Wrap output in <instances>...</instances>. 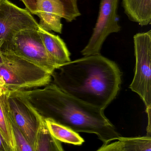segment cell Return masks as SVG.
Returning <instances> with one entry per match:
<instances>
[{"mask_svg": "<svg viewBox=\"0 0 151 151\" xmlns=\"http://www.w3.org/2000/svg\"><path fill=\"white\" fill-rule=\"evenodd\" d=\"M122 151H151V137L150 136L126 137H120Z\"/></svg>", "mask_w": 151, "mask_h": 151, "instance_id": "9a60e30c", "label": "cell"}, {"mask_svg": "<svg viewBox=\"0 0 151 151\" xmlns=\"http://www.w3.org/2000/svg\"><path fill=\"white\" fill-rule=\"evenodd\" d=\"M122 3L129 20L142 26L150 24L151 0H122Z\"/></svg>", "mask_w": 151, "mask_h": 151, "instance_id": "8fae6325", "label": "cell"}, {"mask_svg": "<svg viewBox=\"0 0 151 151\" xmlns=\"http://www.w3.org/2000/svg\"><path fill=\"white\" fill-rule=\"evenodd\" d=\"M27 9L36 0H21ZM58 3L64 10L65 20L71 22L76 19V18L81 16L80 12L78 6V0H54Z\"/></svg>", "mask_w": 151, "mask_h": 151, "instance_id": "2e32d148", "label": "cell"}, {"mask_svg": "<svg viewBox=\"0 0 151 151\" xmlns=\"http://www.w3.org/2000/svg\"><path fill=\"white\" fill-rule=\"evenodd\" d=\"M95 151H122L121 144L118 141L111 144L103 145Z\"/></svg>", "mask_w": 151, "mask_h": 151, "instance_id": "ac0fdd59", "label": "cell"}, {"mask_svg": "<svg viewBox=\"0 0 151 151\" xmlns=\"http://www.w3.org/2000/svg\"><path fill=\"white\" fill-rule=\"evenodd\" d=\"M10 52L38 65L52 74L58 66L47 53L39 30L18 33L13 40Z\"/></svg>", "mask_w": 151, "mask_h": 151, "instance_id": "8992f818", "label": "cell"}, {"mask_svg": "<svg viewBox=\"0 0 151 151\" xmlns=\"http://www.w3.org/2000/svg\"><path fill=\"white\" fill-rule=\"evenodd\" d=\"M121 75L117 64L100 54L68 62L51 77L52 83L65 93L105 110L120 90Z\"/></svg>", "mask_w": 151, "mask_h": 151, "instance_id": "7a4b0ae2", "label": "cell"}, {"mask_svg": "<svg viewBox=\"0 0 151 151\" xmlns=\"http://www.w3.org/2000/svg\"><path fill=\"white\" fill-rule=\"evenodd\" d=\"M119 0H101L98 17L87 46L82 50L84 56L100 55L102 46L110 34L119 32L118 14Z\"/></svg>", "mask_w": 151, "mask_h": 151, "instance_id": "52a82bcc", "label": "cell"}, {"mask_svg": "<svg viewBox=\"0 0 151 151\" xmlns=\"http://www.w3.org/2000/svg\"><path fill=\"white\" fill-rule=\"evenodd\" d=\"M46 127L51 134L61 142L74 145H81L84 140L78 133L50 119H44Z\"/></svg>", "mask_w": 151, "mask_h": 151, "instance_id": "7c38bea8", "label": "cell"}, {"mask_svg": "<svg viewBox=\"0 0 151 151\" xmlns=\"http://www.w3.org/2000/svg\"><path fill=\"white\" fill-rule=\"evenodd\" d=\"M34 150V151H64L61 142L54 138L49 132L44 119L39 129Z\"/></svg>", "mask_w": 151, "mask_h": 151, "instance_id": "5bb4252c", "label": "cell"}, {"mask_svg": "<svg viewBox=\"0 0 151 151\" xmlns=\"http://www.w3.org/2000/svg\"><path fill=\"white\" fill-rule=\"evenodd\" d=\"M45 86L13 92L26 99L44 119H51L77 133L96 135L103 145L121 137L104 110L68 95L53 83Z\"/></svg>", "mask_w": 151, "mask_h": 151, "instance_id": "6da1fadb", "label": "cell"}, {"mask_svg": "<svg viewBox=\"0 0 151 151\" xmlns=\"http://www.w3.org/2000/svg\"><path fill=\"white\" fill-rule=\"evenodd\" d=\"M0 151H12L0 131Z\"/></svg>", "mask_w": 151, "mask_h": 151, "instance_id": "d6986e66", "label": "cell"}, {"mask_svg": "<svg viewBox=\"0 0 151 151\" xmlns=\"http://www.w3.org/2000/svg\"><path fill=\"white\" fill-rule=\"evenodd\" d=\"M136 58L134 79L129 88L143 102L148 116L147 135L151 134V31L134 37Z\"/></svg>", "mask_w": 151, "mask_h": 151, "instance_id": "277c9868", "label": "cell"}, {"mask_svg": "<svg viewBox=\"0 0 151 151\" xmlns=\"http://www.w3.org/2000/svg\"><path fill=\"white\" fill-rule=\"evenodd\" d=\"M40 28L26 9L8 0L0 3V51H10L15 35L21 31Z\"/></svg>", "mask_w": 151, "mask_h": 151, "instance_id": "5b68a950", "label": "cell"}, {"mask_svg": "<svg viewBox=\"0 0 151 151\" xmlns=\"http://www.w3.org/2000/svg\"><path fill=\"white\" fill-rule=\"evenodd\" d=\"M9 92V91L5 87L4 81L3 80L2 78L0 77V96Z\"/></svg>", "mask_w": 151, "mask_h": 151, "instance_id": "ffe728a7", "label": "cell"}, {"mask_svg": "<svg viewBox=\"0 0 151 151\" xmlns=\"http://www.w3.org/2000/svg\"><path fill=\"white\" fill-rule=\"evenodd\" d=\"M30 13L40 19L39 26L46 31L61 33L63 24L61 19H65L64 10L54 0H36L26 9Z\"/></svg>", "mask_w": 151, "mask_h": 151, "instance_id": "9c48e42d", "label": "cell"}, {"mask_svg": "<svg viewBox=\"0 0 151 151\" xmlns=\"http://www.w3.org/2000/svg\"><path fill=\"white\" fill-rule=\"evenodd\" d=\"M8 93L0 96V131L12 151H15V141L8 102Z\"/></svg>", "mask_w": 151, "mask_h": 151, "instance_id": "4fadbf2b", "label": "cell"}, {"mask_svg": "<svg viewBox=\"0 0 151 151\" xmlns=\"http://www.w3.org/2000/svg\"><path fill=\"white\" fill-rule=\"evenodd\" d=\"M8 99L13 123L34 148L44 118L26 99L15 92H9Z\"/></svg>", "mask_w": 151, "mask_h": 151, "instance_id": "ba28073f", "label": "cell"}, {"mask_svg": "<svg viewBox=\"0 0 151 151\" xmlns=\"http://www.w3.org/2000/svg\"><path fill=\"white\" fill-rule=\"evenodd\" d=\"M0 77L9 92L45 86L51 81L47 71L8 51H0Z\"/></svg>", "mask_w": 151, "mask_h": 151, "instance_id": "3957f363", "label": "cell"}, {"mask_svg": "<svg viewBox=\"0 0 151 151\" xmlns=\"http://www.w3.org/2000/svg\"><path fill=\"white\" fill-rule=\"evenodd\" d=\"M2 0H0V3H1V1Z\"/></svg>", "mask_w": 151, "mask_h": 151, "instance_id": "44dd1931", "label": "cell"}, {"mask_svg": "<svg viewBox=\"0 0 151 151\" xmlns=\"http://www.w3.org/2000/svg\"><path fill=\"white\" fill-rule=\"evenodd\" d=\"M12 124L15 141V151H34L33 147L28 142L21 131L13 123L12 119Z\"/></svg>", "mask_w": 151, "mask_h": 151, "instance_id": "e0dca14e", "label": "cell"}, {"mask_svg": "<svg viewBox=\"0 0 151 151\" xmlns=\"http://www.w3.org/2000/svg\"><path fill=\"white\" fill-rule=\"evenodd\" d=\"M39 31L47 53L58 68L71 62L70 53L65 43L59 35H55L41 27Z\"/></svg>", "mask_w": 151, "mask_h": 151, "instance_id": "30bf717a", "label": "cell"}]
</instances>
